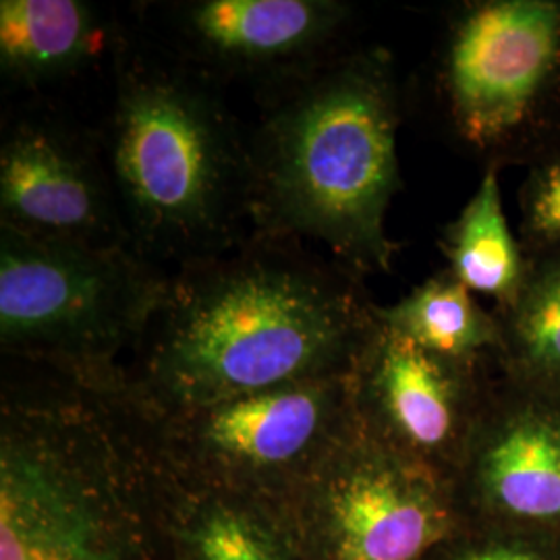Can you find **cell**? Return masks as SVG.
Listing matches in <instances>:
<instances>
[{"label": "cell", "mask_w": 560, "mask_h": 560, "mask_svg": "<svg viewBox=\"0 0 560 560\" xmlns=\"http://www.w3.org/2000/svg\"><path fill=\"white\" fill-rule=\"evenodd\" d=\"M0 229L60 245L133 247L106 162L46 120H23L2 141Z\"/></svg>", "instance_id": "8"}, {"label": "cell", "mask_w": 560, "mask_h": 560, "mask_svg": "<svg viewBox=\"0 0 560 560\" xmlns=\"http://www.w3.org/2000/svg\"><path fill=\"white\" fill-rule=\"evenodd\" d=\"M351 7L332 0H194L171 7L175 42L206 69L279 85L335 57Z\"/></svg>", "instance_id": "10"}, {"label": "cell", "mask_w": 560, "mask_h": 560, "mask_svg": "<svg viewBox=\"0 0 560 560\" xmlns=\"http://www.w3.org/2000/svg\"><path fill=\"white\" fill-rule=\"evenodd\" d=\"M469 560H534L532 557L525 555H517V552H506V550H492V552H483V555H476Z\"/></svg>", "instance_id": "19"}, {"label": "cell", "mask_w": 560, "mask_h": 560, "mask_svg": "<svg viewBox=\"0 0 560 560\" xmlns=\"http://www.w3.org/2000/svg\"><path fill=\"white\" fill-rule=\"evenodd\" d=\"M320 471L335 560H416L441 538L444 520L423 469L358 423Z\"/></svg>", "instance_id": "9"}, {"label": "cell", "mask_w": 560, "mask_h": 560, "mask_svg": "<svg viewBox=\"0 0 560 560\" xmlns=\"http://www.w3.org/2000/svg\"><path fill=\"white\" fill-rule=\"evenodd\" d=\"M171 275L133 247L60 245L0 229L2 349L98 382L120 351L140 347Z\"/></svg>", "instance_id": "5"}, {"label": "cell", "mask_w": 560, "mask_h": 560, "mask_svg": "<svg viewBox=\"0 0 560 560\" xmlns=\"http://www.w3.org/2000/svg\"><path fill=\"white\" fill-rule=\"evenodd\" d=\"M104 30L78 0H2L0 65L13 81L38 85L71 75L94 59Z\"/></svg>", "instance_id": "13"}, {"label": "cell", "mask_w": 560, "mask_h": 560, "mask_svg": "<svg viewBox=\"0 0 560 560\" xmlns=\"http://www.w3.org/2000/svg\"><path fill=\"white\" fill-rule=\"evenodd\" d=\"M399 90L382 50L335 55L275 85L249 140L254 229L316 241L358 275L393 270Z\"/></svg>", "instance_id": "2"}, {"label": "cell", "mask_w": 560, "mask_h": 560, "mask_svg": "<svg viewBox=\"0 0 560 560\" xmlns=\"http://www.w3.org/2000/svg\"><path fill=\"white\" fill-rule=\"evenodd\" d=\"M441 249L448 270L474 293L506 307L520 291L527 258L502 208L499 164L490 162L459 217L444 229Z\"/></svg>", "instance_id": "14"}, {"label": "cell", "mask_w": 560, "mask_h": 560, "mask_svg": "<svg viewBox=\"0 0 560 560\" xmlns=\"http://www.w3.org/2000/svg\"><path fill=\"white\" fill-rule=\"evenodd\" d=\"M474 363L425 351L378 320L353 368L351 390L365 402L368 425H378V441L395 439L388 446L405 457L439 455L465 432L467 374Z\"/></svg>", "instance_id": "11"}, {"label": "cell", "mask_w": 560, "mask_h": 560, "mask_svg": "<svg viewBox=\"0 0 560 560\" xmlns=\"http://www.w3.org/2000/svg\"><path fill=\"white\" fill-rule=\"evenodd\" d=\"M131 459L96 405H4L0 560H141L117 511Z\"/></svg>", "instance_id": "4"}, {"label": "cell", "mask_w": 560, "mask_h": 560, "mask_svg": "<svg viewBox=\"0 0 560 560\" xmlns=\"http://www.w3.org/2000/svg\"><path fill=\"white\" fill-rule=\"evenodd\" d=\"M376 324L358 272L256 231L171 275L140 345L143 397L177 411L349 376Z\"/></svg>", "instance_id": "1"}, {"label": "cell", "mask_w": 560, "mask_h": 560, "mask_svg": "<svg viewBox=\"0 0 560 560\" xmlns=\"http://www.w3.org/2000/svg\"><path fill=\"white\" fill-rule=\"evenodd\" d=\"M351 374L171 411L173 436L185 453L221 471L277 474L303 465L320 467L353 425Z\"/></svg>", "instance_id": "7"}, {"label": "cell", "mask_w": 560, "mask_h": 560, "mask_svg": "<svg viewBox=\"0 0 560 560\" xmlns=\"http://www.w3.org/2000/svg\"><path fill=\"white\" fill-rule=\"evenodd\" d=\"M523 400L490 423L481 436L476 467L486 492L506 511L560 517V400Z\"/></svg>", "instance_id": "12"}, {"label": "cell", "mask_w": 560, "mask_h": 560, "mask_svg": "<svg viewBox=\"0 0 560 560\" xmlns=\"http://www.w3.org/2000/svg\"><path fill=\"white\" fill-rule=\"evenodd\" d=\"M194 552L196 560H280L260 527L231 509H212L201 517Z\"/></svg>", "instance_id": "18"}, {"label": "cell", "mask_w": 560, "mask_h": 560, "mask_svg": "<svg viewBox=\"0 0 560 560\" xmlns=\"http://www.w3.org/2000/svg\"><path fill=\"white\" fill-rule=\"evenodd\" d=\"M520 241L525 256L560 247V133L541 145L521 185Z\"/></svg>", "instance_id": "17"}, {"label": "cell", "mask_w": 560, "mask_h": 560, "mask_svg": "<svg viewBox=\"0 0 560 560\" xmlns=\"http://www.w3.org/2000/svg\"><path fill=\"white\" fill-rule=\"evenodd\" d=\"M559 0L459 7L442 52V96L457 136L499 156L523 140L559 85Z\"/></svg>", "instance_id": "6"}, {"label": "cell", "mask_w": 560, "mask_h": 560, "mask_svg": "<svg viewBox=\"0 0 560 560\" xmlns=\"http://www.w3.org/2000/svg\"><path fill=\"white\" fill-rule=\"evenodd\" d=\"M378 320L442 358L476 361L501 349V322L448 268L423 280L393 305H376Z\"/></svg>", "instance_id": "15"}, {"label": "cell", "mask_w": 560, "mask_h": 560, "mask_svg": "<svg viewBox=\"0 0 560 560\" xmlns=\"http://www.w3.org/2000/svg\"><path fill=\"white\" fill-rule=\"evenodd\" d=\"M525 258L517 295L494 312L499 353L517 381L560 393V247Z\"/></svg>", "instance_id": "16"}, {"label": "cell", "mask_w": 560, "mask_h": 560, "mask_svg": "<svg viewBox=\"0 0 560 560\" xmlns=\"http://www.w3.org/2000/svg\"><path fill=\"white\" fill-rule=\"evenodd\" d=\"M104 162L131 245L168 272L256 233L249 141L191 71L120 73Z\"/></svg>", "instance_id": "3"}]
</instances>
